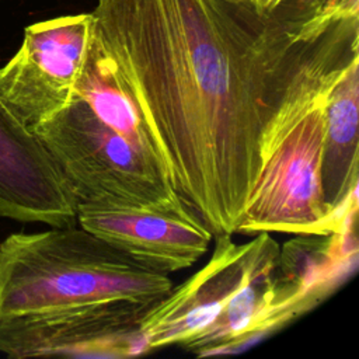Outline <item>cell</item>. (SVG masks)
I'll return each instance as SVG.
<instances>
[{"label":"cell","mask_w":359,"mask_h":359,"mask_svg":"<svg viewBox=\"0 0 359 359\" xmlns=\"http://www.w3.org/2000/svg\"><path fill=\"white\" fill-rule=\"evenodd\" d=\"M91 15L171 187L213 237L236 231L264 160L359 62V14L318 0H97Z\"/></svg>","instance_id":"cell-1"},{"label":"cell","mask_w":359,"mask_h":359,"mask_svg":"<svg viewBox=\"0 0 359 359\" xmlns=\"http://www.w3.org/2000/svg\"><path fill=\"white\" fill-rule=\"evenodd\" d=\"M171 287L167 273L83 227L13 233L0 243V321L105 299L156 303Z\"/></svg>","instance_id":"cell-2"},{"label":"cell","mask_w":359,"mask_h":359,"mask_svg":"<svg viewBox=\"0 0 359 359\" xmlns=\"http://www.w3.org/2000/svg\"><path fill=\"white\" fill-rule=\"evenodd\" d=\"M32 132L52 154L77 203L187 208L163 165L107 126L77 95Z\"/></svg>","instance_id":"cell-3"},{"label":"cell","mask_w":359,"mask_h":359,"mask_svg":"<svg viewBox=\"0 0 359 359\" xmlns=\"http://www.w3.org/2000/svg\"><path fill=\"white\" fill-rule=\"evenodd\" d=\"M325 104L303 115L264 160L234 233H344L321 189Z\"/></svg>","instance_id":"cell-4"},{"label":"cell","mask_w":359,"mask_h":359,"mask_svg":"<svg viewBox=\"0 0 359 359\" xmlns=\"http://www.w3.org/2000/svg\"><path fill=\"white\" fill-rule=\"evenodd\" d=\"M157 303V302H156ZM154 303L105 299L0 321V353L34 356L130 358L144 353L142 317Z\"/></svg>","instance_id":"cell-5"},{"label":"cell","mask_w":359,"mask_h":359,"mask_svg":"<svg viewBox=\"0 0 359 359\" xmlns=\"http://www.w3.org/2000/svg\"><path fill=\"white\" fill-rule=\"evenodd\" d=\"M91 34V13L35 22L0 67V101L31 130L72 101Z\"/></svg>","instance_id":"cell-6"},{"label":"cell","mask_w":359,"mask_h":359,"mask_svg":"<svg viewBox=\"0 0 359 359\" xmlns=\"http://www.w3.org/2000/svg\"><path fill=\"white\" fill-rule=\"evenodd\" d=\"M215 240L210 259L184 283L172 286L142 317L139 337L144 353L170 345H184L202 332L275 243L268 231H259L243 244H236L231 234L217 236Z\"/></svg>","instance_id":"cell-7"},{"label":"cell","mask_w":359,"mask_h":359,"mask_svg":"<svg viewBox=\"0 0 359 359\" xmlns=\"http://www.w3.org/2000/svg\"><path fill=\"white\" fill-rule=\"evenodd\" d=\"M77 222L133 261L167 275L194 265L213 238L188 206L167 210L77 203Z\"/></svg>","instance_id":"cell-8"},{"label":"cell","mask_w":359,"mask_h":359,"mask_svg":"<svg viewBox=\"0 0 359 359\" xmlns=\"http://www.w3.org/2000/svg\"><path fill=\"white\" fill-rule=\"evenodd\" d=\"M0 217L74 226L77 199L41 139L0 101Z\"/></svg>","instance_id":"cell-9"},{"label":"cell","mask_w":359,"mask_h":359,"mask_svg":"<svg viewBox=\"0 0 359 359\" xmlns=\"http://www.w3.org/2000/svg\"><path fill=\"white\" fill-rule=\"evenodd\" d=\"M359 62L331 90L325 104L321 189L332 215L358 195L359 182Z\"/></svg>","instance_id":"cell-10"},{"label":"cell","mask_w":359,"mask_h":359,"mask_svg":"<svg viewBox=\"0 0 359 359\" xmlns=\"http://www.w3.org/2000/svg\"><path fill=\"white\" fill-rule=\"evenodd\" d=\"M74 95L84 100L107 126L130 144L147 151L163 165L129 91L94 34H91L90 46L74 86Z\"/></svg>","instance_id":"cell-11"},{"label":"cell","mask_w":359,"mask_h":359,"mask_svg":"<svg viewBox=\"0 0 359 359\" xmlns=\"http://www.w3.org/2000/svg\"><path fill=\"white\" fill-rule=\"evenodd\" d=\"M318 1L332 8L359 14V0H318Z\"/></svg>","instance_id":"cell-12"},{"label":"cell","mask_w":359,"mask_h":359,"mask_svg":"<svg viewBox=\"0 0 359 359\" xmlns=\"http://www.w3.org/2000/svg\"><path fill=\"white\" fill-rule=\"evenodd\" d=\"M259 10L272 11L275 10L283 0H251Z\"/></svg>","instance_id":"cell-13"}]
</instances>
